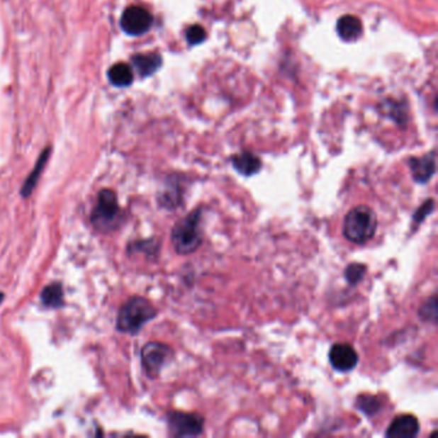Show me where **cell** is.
<instances>
[{
	"instance_id": "obj_1",
	"label": "cell",
	"mask_w": 438,
	"mask_h": 438,
	"mask_svg": "<svg viewBox=\"0 0 438 438\" xmlns=\"http://www.w3.org/2000/svg\"><path fill=\"white\" fill-rule=\"evenodd\" d=\"M205 206H197L172 226L170 240L176 254L188 256L202 247L205 240Z\"/></svg>"
},
{
	"instance_id": "obj_2",
	"label": "cell",
	"mask_w": 438,
	"mask_h": 438,
	"mask_svg": "<svg viewBox=\"0 0 438 438\" xmlns=\"http://www.w3.org/2000/svg\"><path fill=\"white\" fill-rule=\"evenodd\" d=\"M377 213L368 205H357L343 219V237L357 246H364L377 234Z\"/></svg>"
},
{
	"instance_id": "obj_3",
	"label": "cell",
	"mask_w": 438,
	"mask_h": 438,
	"mask_svg": "<svg viewBox=\"0 0 438 438\" xmlns=\"http://www.w3.org/2000/svg\"><path fill=\"white\" fill-rule=\"evenodd\" d=\"M157 308L150 300L135 296L123 303L117 316V329L128 335H137L147 322L157 316Z\"/></svg>"
},
{
	"instance_id": "obj_4",
	"label": "cell",
	"mask_w": 438,
	"mask_h": 438,
	"mask_svg": "<svg viewBox=\"0 0 438 438\" xmlns=\"http://www.w3.org/2000/svg\"><path fill=\"white\" fill-rule=\"evenodd\" d=\"M166 423L172 437H199L205 433V417L194 411H169L166 414Z\"/></svg>"
},
{
	"instance_id": "obj_5",
	"label": "cell",
	"mask_w": 438,
	"mask_h": 438,
	"mask_svg": "<svg viewBox=\"0 0 438 438\" xmlns=\"http://www.w3.org/2000/svg\"><path fill=\"white\" fill-rule=\"evenodd\" d=\"M121 216L116 193L111 189H103L98 196V202L91 213V224L98 230L107 232L115 228V224Z\"/></svg>"
},
{
	"instance_id": "obj_6",
	"label": "cell",
	"mask_w": 438,
	"mask_h": 438,
	"mask_svg": "<svg viewBox=\"0 0 438 438\" xmlns=\"http://www.w3.org/2000/svg\"><path fill=\"white\" fill-rule=\"evenodd\" d=\"M175 359V351L170 344L148 342L142 349V365L148 377L155 379Z\"/></svg>"
},
{
	"instance_id": "obj_7",
	"label": "cell",
	"mask_w": 438,
	"mask_h": 438,
	"mask_svg": "<svg viewBox=\"0 0 438 438\" xmlns=\"http://www.w3.org/2000/svg\"><path fill=\"white\" fill-rule=\"evenodd\" d=\"M185 194L186 186L183 176L172 175L167 180H164V186L158 192V206L167 211H175L184 206Z\"/></svg>"
},
{
	"instance_id": "obj_8",
	"label": "cell",
	"mask_w": 438,
	"mask_h": 438,
	"mask_svg": "<svg viewBox=\"0 0 438 438\" xmlns=\"http://www.w3.org/2000/svg\"><path fill=\"white\" fill-rule=\"evenodd\" d=\"M328 360L330 366L338 373H349L356 369L360 356L349 343L337 342L329 349Z\"/></svg>"
},
{
	"instance_id": "obj_9",
	"label": "cell",
	"mask_w": 438,
	"mask_h": 438,
	"mask_svg": "<svg viewBox=\"0 0 438 438\" xmlns=\"http://www.w3.org/2000/svg\"><path fill=\"white\" fill-rule=\"evenodd\" d=\"M121 28L128 35L139 36L151 28L153 23L152 14L143 7L133 6L126 8L121 16Z\"/></svg>"
},
{
	"instance_id": "obj_10",
	"label": "cell",
	"mask_w": 438,
	"mask_h": 438,
	"mask_svg": "<svg viewBox=\"0 0 438 438\" xmlns=\"http://www.w3.org/2000/svg\"><path fill=\"white\" fill-rule=\"evenodd\" d=\"M408 164L410 169L411 178L417 184H428L437 172L434 152L427 153L422 157H410L408 159Z\"/></svg>"
},
{
	"instance_id": "obj_11",
	"label": "cell",
	"mask_w": 438,
	"mask_h": 438,
	"mask_svg": "<svg viewBox=\"0 0 438 438\" xmlns=\"http://www.w3.org/2000/svg\"><path fill=\"white\" fill-rule=\"evenodd\" d=\"M420 433V422L412 414H401L391 422L384 436L387 438H415Z\"/></svg>"
},
{
	"instance_id": "obj_12",
	"label": "cell",
	"mask_w": 438,
	"mask_h": 438,
	"mask_svg": "<svg viewBox=\"0 0 438 438\" xmlns=\"http://www.w3.org/2000/svg\"><path fill=\"white\" fill-rule=\"evenodd\" d=\"M230 164L234 170L245 178L257 175L262 169L261 158L252 152H240L238 155H234L233 157L230 158Z\"/></svg>"
},
{
	"instance_id": "obj_13",
	"label": "cell",
	"mask_w": 438,
	"mask_h": 438,
	"mask_svg": "<svg viewBox=\"0 0 438 438\" xmlns=\"http://www.w3.org/2000/svg\"><path fill=\"white\" fill-rule=\"evenodd\" d=\"M387 398L381 395L361 393L355 400V409L360 411L364 417L373 419L378 417L386 409Z\"/></svg>"
},
{
	"instance_id": "obj_14",
	"label": "cell",
	"mask_w": 438,
	"mask_h": 438,
	"mask_svg": "<svg viewBox=\"0 0 438 438\" xmlns=\"http://www.w3.org/2000/svg\"><path fill=\"white\" fill-rule=\"evenodd\" d=\"M49 156H50V148H45L44 151L41 152L40 157L36 161L34 169L31 174L28 175V178L26 179V181L22 185L21 188V196L28 198V196H31V193L34 192L35 186L38 184L40 175L43 174V170L45 169V164L48 162Z\"/></svg>"
},
{
	"instance_id": "obj_15",
	"label": "cell",
	"mask_w": 438,
	"mask_h": 438,
	"mask_svg": "<svg viewBox=\"0 0 438 438\" xmlns=\"http://www.w3.org/2000/svg\"><path fill=\"white\" fill-rule=\"evenodd\" d=\"M337 33L343 40H356L363 33V25L355 16H343L337 23Z\"/></svg>"
},
{
	"instance_id": "obj_16",
	"label": "cell",
	"mask_w": 438,
	"mask_h": 438,
	"mask_svg": "<svg viewBox=\"0 0 438 438\" xmlns=\"http://www.w3.org/2000/svg\"><path fill=\"white\" fill-rule=\"evenodd\" d=\"M134 67L137 74L142 77L151 76L157 71L162 64V58L157 53H148V55H137L133 57Z\"/></svg>"
},
{
	"instance_id": "obj_17",
	"label": "cell",
	"mask_w": 438,
	"mask_h": 438,
	"mask_svg": "<svg viewBox=\"0 0 438 438\" xmlns=\"http://www.w3.org/2000/svg\"><path fill=\"white\" fill-rule=\"evenodd\" d=\"M108 80L115 86L125 88V86L131 85V82H134V72L129 64L117 63L108 71Z\"/></svg>"
},
{
	"instance_id": "obj_18",
	"label": "cell",
	"mask_w": 438,
	"mask_h": 438,
	"mask_svg": "<svg viewBox=\"0 0 438 438\" xmlns=\"http://www.w3.org/2000/svg\"><path fill=\"white\" fill-rule=\"evenodd\" d=\"M417 315H418L419 319L423 322L431 324V325H437V293H433L431 297H428L427 300L422 302V305L419 306Z\"/></svg>"
},
{
	"instance_id": "obj_19",
	"label": "cell",
	"mask_w": 438,
	"mask_h": 438,
	"mask_svg": "<svg viewBox=\"0 0 438 438\" xmlns=\"http://www.w3.org/2000/svg\"><path fill=\"white\" fill-rule=\"evenodd\" d=\"M436 210V201L434 198H428L423 201V203L419 206L418 208L414 211L411 216L410 233L415 234L422 224L425 223L428 216Z\"/></svg>"
},
{
	"instance_id": "obj_20",
	"label": "cell",
	"mask_w": 438,
	"mask_h": 438,
	"mask_svg": "<svg viewBox=\"0 0 438 438\" xmlns=\"http://www.w3.org/2000/svg\"><path fill=\"white\" fill-rule=\"evenodd\" d=\"M40 297L45 308H61L63 305V288L60 283H52L43 289Z\"/></svg>"
},
{
	"instance_id": "obj_21",
	"label": "cell",
	"mask_w": 438,
	"mask_h": 438,
	"mask_svg": "<svg viewBox=\"0 0 438 438\" xmlns=\"http://www.w3.org/2000/svg\"><path fill=\"white\" fill-rule=\"evenodd\" d=\"M368 265L363 262H349L343 270V278L349 287H357L365 279Z\"/></svg>"
},
{
	"instance_id": "obj_22",
	"label": "cell",
	"mask_w": 438,
	"mask_h": 438,
	"mask_svg": "<svg viewBox=\"0 0 438 438\" xmlns=\"http://www.w3.org/2000/svg\"><path fill=\"white\" fill-rule=\"evenodd\" d=\"M129 248H134V251H142L148 256H157L159 252V242L156 240H139L133 242Z\"/></svg>"
},
{
	"instance_id": "obj_23",
	"label": "cell",
	"mask_w": 438,
	"mask_h": 438,
	"mask_svg": "<svg viewBox=\"0 0 438 438\" xmlns=\"http://www.w3.org/2000/svg\"><path fill=\"white\" fill-rule=\"evenodd\" d=\"M186 40L191 45H198L202 41L206 40L205 28H201L198 25H193L186 30Z\"/></svg>"
},
{
	"instance_id": "obj_24",
	"label": "cell",
	"mask_w": 438,
	"mask_h": 438,
	"mask_svg": "<svg viewBox=\"0 0 438 438\" xmlns=\"http://www.w3.org/2000/svg\"><path fill=\"white\" fill-rule=\"evenodd\" d=\"M4 300V293H0V303Z\"/></svg>"
}]
</instances>
